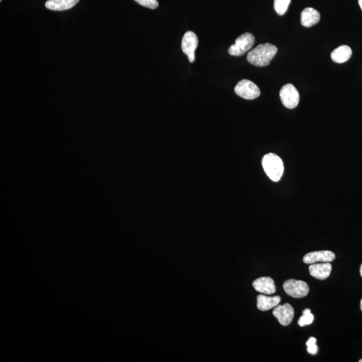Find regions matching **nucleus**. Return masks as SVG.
<instances>
[{
  "label": "nucleus",
  "instance_id": "1",
  "mask_svg": "<svg viewBox=\"0 0 362 362\" xmlns=\"http://www.w3.org/2000/svg\"><path fill=\"white\" fill-rule=\"evenodd\" d=\"M278 51L276 46L272 44H259L254 49L249 52L247 60L253 65L257 66H268L270 60L274 58Z\"/></svg>",
  "mask_w": 362,
  "mask_h": 362
},
{
  "label": "nucleus",
  "instance_id": "2",
  "mask_svg": "<svg viewBox=\"0 0 362 362\" xmlns=\"http://www.w3.org/2000/svg\"><path fill=\"white\" fill-rule=\"evenodd\" d=\"M262 167L266 175L274 182L280 181L284 173V164L282 159L274 153H269L263 157Z\"/></svg>",
  "mask_w": 362,
  "mask_h": 362
},
{
  "label": "nucleus",
  "instance_id": "3",
  "mask_svg": "<svg viewBox=\"0 0 362 362\" xmlns=\"http://www.w3.org/2000/svg\"><path fill=\"white\" fill-rule=\"evenodd\" d=\"M254 42L255 38L252 34L249 32L243 34L236 40V43L230 46L228 53L232 56H242L252 48Z\"/></svg>",
  "mask_w": 362,
  "mask_h": 362
},
{
  "label": "nucleus",
  "instance_id": "4",
  "mask_svg": "<svg viewBox=\"0 0 362 362\" xmlns=\"http://www.w3.org/2000/svg\"><path fill=\"white\" fill-rule=\"evenodd\" d=\"M283 288L286 294L294 298H303L309 292L308 284L304 281L289 279L283 284Z\"/></svg>",
  "mask_w": 362,
  "mask_h": 362
},
{
  "label": "nucleus",
  "instance_id": "5",
  "mask_svg": "<svg viewBox=\"0 0 362 362\" xmlns=\"http://www.w3.org/2000/svg\"><path fill=\"white\" fill-rule=\"evenodd\" d=\"M234 91L238 96L245 100H254L260 95V90L258 87L251 81L247 80H243L238 82Z\"/></svg>",
  "mask_w": 362,
  "mask_h": 362
},
{
  "label": "nucleus",
  "instance_id": "6",
  "mask_svg": "<svg viewBox=\"0 0 362 362\" xmlns=\"http://www.w3.org/2000/svg\"><path fill=\"white\" fill-rule=\"evenodd\" d=\"M281 102L288 109H294L298 106L300 96L298 91L292 84L283 86L280 92Z\"/></svg>",
  "mask_w": 362,
  "mask_h": 362
},
{
  "label": "nucleus",
  "instance_id": "7",
  "mask_svg": "<svg viewBox=\"0 0 362 362\" xmlns=\"http://www.w3.org/2000/svg\"><path fill=\"white\" fill-rule=\"evenodd\" d=\"M198 38L193 32L188 31L184 35L182 40V50L187 54L189 61L193 62L195 60V52L198 46Z\"/></svg>",
  "mask_w": 362,
  "mask_h": 362
},
{
  "label": "nucleus",
  "instance_id": "8",
  "mask_svg": "<svg viewBox=\"0 0 362 362\" xmlns=\"http://www.w3.org/2000/svg\"><path fill=\"white\" fill-rule=\"evenodd\" d=\"M273 315L278 319V322L283 326H287L292 322L295 311L288 303L283 305H277L273 310Z\"/></svg>",
  "mask_w": 362,
  "mask_h": 362
},
{
  "label": "nucleus",
  "instance_id": "9",
  "mask_svg": "<svg viewBox=\"0 0 362 362\" xmlns=\"http://www.w3.org/2000/svg\"><path fill=\"white\" fill-rule=\"evenodd\" d=\"M335 255L331 251L323 250L309 252L303 258L305 264H312L316 262H331L335 260Z\"/></svg>",
  "mask_w": 362,
  "mask_h": 362
},
{
  "label": "nucleus",
  "instance_id": "10",
  "mask_svg": "<svg viewBox=\"0 0 362 362\" xmlns=\"http://www.w3.org/2000/svg\"><path fill=\"white\" fill-rule=\"evenodd\" d=\"M255 290L266 295H272L276 292L274 280L270 277H261L253 282Z\"/></svg>",
  "mask_w": 362,
  "mask_h": 362
},
{
  "label": "nucleus",
  "instance_id": "11",
  "mask_svg": "<svg viewBox=\"0 0 362 362\" xmlns=\"http://www.w3.org/2000/svg\"><path fill=\"white\" fill-rule=\"evenodd\" d=\"M332 270V266L329 262L312 264L309 266V272L314 278L319 280H325L329 276Z\"/></svg>",
  "mask_w": 362,
  "mask_h": 362
},
{
  "label": "nucleus",
  "instance_id": "12",
  "mask_svg": "<svg viewBox=\"0 0 362 362\" xmlns=\"http://www.w3.org/2000/svg\"><path fill=\"white\" fill-rule=\"evenodd\" d=\"M321 15L317 10L313 8H307L301 12V24L305 27L310 28L315 25L320 20Z\"/></svg>",
  "mask_w": 362,
  "mask_h": 362
},
{
  "label": "nucleus",
  "instance_id": "13",
  "mask_svg": "<svg viewBox=\"0 0 362 362\" xmlns=\"http://www.w3.org/2000/svg\"><path fill=\"white\" fill-rule=\"evenodd\" d=\"M280 302V297L275 296L272 297L260 295L257 297V307L259 310L266 311L276 307Z\"/></svg>",
  "mask_w": 362,
  "mask_h": 362
},
{
  "label": "nucleus",
  "instance_id": "14",
  "mask_svg": "<svg viewBox=\"0 0 362 362\" xmlns=\"http://www.w3.org/2000/svg\"><path fill=\"white\" fill-rule=\"evenodd\" d=\"M80 0H48L45 6L48 9L54 11H63L74 7Z\"/></svg>",
  "mask_w": 362,
  "mask_h": 362
},
{
  "label": "nucleus",
  "instance_id": "15",
  "mask_svg": "<svg viewBox=\"0 0 362 362\" xmlns=\"http://www.w3.org/2000/svg\"><path fill=\"white\" fill-rule=\"evenodd\" d=\"M351 54H352V50L349 46L341 45L331 52V58L333 62L343 63L350 58Z\"/></svg>",
  "mask_w": 362,
  "mask_h": 362
},
{
  "label": "nucleus",
  "instance_id": "16",
  "mask_svg": "<svg viewBox=\"0 0 362 362\" xmlns=\"http://www.w3.org/2000/svg\"><path fill=\"white\" fill-rule=\"evenodd\" d=\"M291 0H274V7L275 11L278 15H284L288 6L290 5Z\"/></svg>",
  "mask_w": 362,
  "mask_h": 362
},
{
  "label": "nucleus",
  "instance_id": "17",
  "mask_svg": "<svg viewBox=\"0 0 362 362\" xmlns=\"http://www.w3.org/2000/svg\"><path fill=\"white\" fill-rule=\"evenodd\" d=\"M313 321H314V315L311 313L310 309H306L303 311V316L299 319L298 324L299 326L304 327L311 325Z\"/></svg>",
  "mask_w": 362,
  "mask_h": 362
},
{
  "label": "nucleus",
  "instance_id": "18",
  "mask_svg": "<svg viewBox=\"0 0 362 362\" xmlns=\"http://www.w3.org/2000/svg\"><path fill=\"white\" fill-rule=\"evenodd\" d=\"M317 339L315 337H311L309 340L307 341L306 345L307 346V351L309 353L312 355L317 354L318 351V347L317 345Z\"/></svg>",
  "mask_w": 362,
  "mask_h": 362
},
{
  "label": "nucleus",
  "instance_id": "19",
  "mask_svg": "<svg viewBox=\"0 0 362 362\" xmlns=\"http://www.w3.org/2000/svg\"><path fill=\"white\" fill-rule=\"evenodd\" d=\"M134 1L139 5L150 8V9H156L159 5L157 0H134Z\"/></svg>",
  "mask_w": 362,
  "mask_h": 362
},
{
  "label": "nucleus",
  "instance_id": "20",
  "mask_svg": "<svg viewBox=\"0 0 362 362\" xmlns=\"http://www.w3.org/2000/svg\"><path fill=\"white\" fill-rule=\"evenodd\" d=\"M359 2V5L360 6L361 9L362 10V0H358Z\"/></svg>",
  "mask_w": 362,
  "mask_h": 362
},
{
  "label": "nucleus",
  "instance_id": "21",
  "mask_svg": "<svg viewBox=\"0 0 362 362\" xmlns=\"http://www.w3.org/2000/svg\"><path fill=\"white\" fill-rule=\"evenodd\" d=\"M360 274H361V277H362V264H361V267H360Z\"/></svg>",
  "mask_w": 362,
  "mask_h": 362
},
{
  "label": "nucleus",
  "instance_id": "22",
  "mask_svg": "<svg viewBox=\"0 0 362 362\" xmlns=\"http://www.w3.org/2000/svg\"><path fill=\"white\" fill-rule=\"evenodd\" d=\"M360 309H361V310L362 311V299L361 300V303H360Z\"/></svg>",
  "mask_w": 362,
  "mask_h": 362
},
{
  "label": "nucleus",
  "instance_id": "23",
  "mask_svg": "<svg viewBox=\"0 0 362 362\" xmlns=\"http://www.w3.org/2000/svg\"><path fill=\"white\" fill-rule=\"evenodd\" d=\"M359 362H362V359H360V360L359 361Z\"/></svg>",
  "mask_w": 362,
  "mask_h": 362
}]
</instances>
